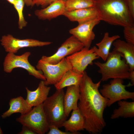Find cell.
Listing matches in <instances>:
<instances>
[{
    "instance_id": "6da1fadb",
    "label": "cell",
    "mask_w": 134,
    "mask_h": 134,
    "mask_svg": "<svg viewBox=\"0 0 134 134\" xmlns=\"http://www.w3.org/2000/svg\"><path fill=\"white\" fill-rule=\"evenodd\" d=\"M101 81L94 83L85 71L79 85L78 108L84 119V129L92 134H101L106 125L103 114L109 100L99 91Z\"/></svg>"
},
{
    "instance_id": "7a4b0ae2",
    "label": "cell",
    "mask_w": 134,
    "mask_h": 134,
    "mask_svg": "<svg viewBox=\"0 0 134 134\" xmlns=\"http://www.w3.org/2000/svg\"><path fill=\"white\" fill-rule=\"evenodd\" d=\"M95 7L100 20L111 25L124 27L134 26L127 0H95Z\"/></svg>"
},
{
    "instance_id": "3957f363",
    "label": "cell",
    "mask_w": 134,
    "mask_h": 134,
    "mask_svg": "<svg viewBox=\"0 0 134 134\" xmlns=\"http://www.w3.org/2000/svg\"><path fill=\"white\" fill-rule=\"evenodd\" d=\"M122 57L123 56L121 53L113 50L110 52L105 62H95L99 68L98 72L101 75V81H106L111 78L130 79L129 66Z\"/></svg>"
},
{
    "instance_id": "277c9868",
    "label": "cell",
    "mask_w": 134,
    "mask_h": 134,
    "mask_svg": "<svg viewBox=\"0 0 134 134\" xmlns=\"http://www.w3.org/2000/svg\"><path fill=\"white\" fill-rule=\"evenodd\" d=\"M63 89L56 90L51 96L48 97L42 103L44 113L50 125L59 128L62 127L67 117L65 112Z\"/></svg>"
},
{
    "instance_id": "5b68a950",
    "label": "cell",
    "mask_w": 134,
    "mask_h": 134,
    "mask_svg": "<svg viewBox=\"0 0 134 134\" xmlns=\"http://www.w3.org/2000/svg\"><path fill=\"white\" fill-rule=\"evenodd\" d=\"M17 122L27 126L36 134H44L48 132L49 125L44 113L42 104L34 107L27 113L21 115Z\"/></svg>"
},
{
    "instance_id": "8992f818",
    "label": "cell",
    "mask_w": 134,
    "mask_h": 134,
    "mask_svg": "<svg viewBox=\"0 0 134 134\" xmlns=\"http://www.w3.org/2000/svg\"><path fill=\"white\" fill-rule=\"evenodd\" d=\"M31 55L29 52H27L21 55L8 53L5 57L3 63L4 71L7 73L11 72L15 68H21L26 70L29 75L41 80L45 81V79L42 72L36 69L28 61Z\"/></svg>"
},
{
    "instance_id": "52a82bcc",
    "label": "cell",
    "mask_w": 134,
    "mask_h": 134,
    "mask_svg": "<svg viewBox=\"0 0 134 134\" xmlns=\"http://www.w3.org/2000/svg\"><path fill=\"white\" fill-rule=\"evenodd\" d=\"M36 67L42 72L45 79V83L47 86L56 84L67 71L72 68L66 58L55 64H50L40 59Z\"/></svg>"
},
{
    "instance_id": "ba28073f",
    "label": "cell",
    "mask_w": 134,
    "mask_h": 134,
    "mask_svg": "<svg viewBox=\"0 0 134 134\" xmlns=\"http://www.w3.org/2000/svg\"><path fill=\"white\" fill-rule=\"evenodd\" d=\"M123 79H113L109 84L103 85L100 92L104 97L107 99L108 102L107 106H110L115 102L122 100L134 99V92L127 91L126 87L132 86L131 83L127 85L123 84Z\"/></svg>"
},
{
    "instance_id": "9c48e42d",
    "label": "cell",
    "mask_w": 134,
    "mask_h": 134,
    "mask_svg": "<svg viewBox=\"0 0 134 134\" xmlns=\"http://www.w3.org/2000/svg\"><path fill=\"white\" fill-rule=\"evenodd\" d=\"M84 47L82 43L71 35L64 42L54 54L49 56H43L40 59L50 64H55Z\"/></svg>"
},
{
    "instance_id": "30bf717a",
    "label": "cell",
    "mask_w": 134,
    "mask_h": 134,
    "mask_svg": "<svg viewBox=\"0 0 134 134\" xmlns=\"http://www.w3.org/2000/svg\"><path fill=\"white\" fill-rule=\"evenodd\" d=\"M66 58L72 69L83 74L88 65H92L93 61L100 58L95 52L93 47L90 49L84 47Z\"/></svg>"
},
{
    "instance_id": "8fae6325",
    "label": "cell",
    "mask_w": 134,
    "mask_h": 134,
    "mask_svg": "<svg viewBox=\"0 0 134 134\" xmlns=\"http://www.w3.org/2000/svg\"><path fill=\"white\" fill-rule=\"evenodd\" d=\"M1 44L6 52L15 54L20 49L26 47H42L50 45V41H44L32 39H20L8 34L3 36Z\"/></svg>"
},
{
    "instance_id": "7c38bea8",
    "label": "cell",
    "mask_w": 134,
    "mask_h": 134,
    "mask_svg": "<svg viewBox=\"0 0 134 134\" xmlns=\"http://www.w3.org/2000/svg\"><path fill=\"white\" fill-rule=\"evenodd\" d=\"M100 21L99 19H97L78 24L76 27L70 30L69 32L82 43L84 47L90 48L95 37L93 29Z\"/></svg>"
},
{
    "instance_id": "4fadbf2b",
    "label": "cell",
    "mask_w": 134,
    "mask_h": 134,
    "mask_svg": "<svg viewBox=\"0 0 134 134\" xmlns=\"http://www.w3.org/2000/svg\"><path fill=\"white\" fill-rule=\"evenodd\" d=\"M66 11L65 1L58 0L45 7L36 10L34 14L39 19L49 20L63 15Z\"/></svg>"
},
{
    "instance_id": "5bb4252c",
    "label": "cell",
    "mask_w": 134,
    "mask_h": 134,
    "mask_svg": "<svg viewBox=\"0 0 134 134\" xmlns=\"http://www.w3.org/2000/svg\"><path fill=\"white\" fill-rule=\"evenodd\" d=\"M63 15L70 21L77 22L78 24L95 19H100L99 13L95 7L66 11Z\"/></svg>"
},
{
    "instance_id": "9a60e30c",
    "label": "cell",
    "mask_w": 134,
    "mask_h": 134,
    "mask_svg": "<svg viewBox=\"0 0 134 134\" xmlns=\"http://www.w3.org/2000/svg\"><path fill=\"white\" fill-rule=\"evenodd\" d=\"M26 89L27 93L26 100L33 107L43 103L48 97L50 87L45 84L44 80H41L35 90L31 91L27 87Z\"/></svg>"
},
{
    "instance_id": "2e32d148",
    "label": "cell",
    "mask_w": 134,
    "mask_h": 134,
    "mask_svg": "<svg viewBox=\"0 0 134 134\" xmlns=\"http://www.w3.org/2000/svg\"><path fill=\"white\" fill-rule=\"evenodd\" d=\"M80 95L79 85H72L67 87L64 98L65 112L67 117L71 111L78 108Z\"/></svg>"
},
{
    "instance_id": "e0dca14e",
    "label": "cell",
    "mask_w": 134,
    "mask_h": 134,
    "mask_svg": "<svg viewBox=\"0 0 134 134\" xmlns=\"http://www.w3.org/2000/svg\"><path fill=\"white\" fill-rule=\"evenodd\" d=\"M113 50L121 53L130 68V71L134 70V44L119 39L113 43Z\"/></svg>"
},
{
    "instance_id": "ac0fdd59",
    "label": "cell",
    "mask_w": 134,
    "mask_h": 134,
    "mask_svg": "<svg viewBox=\"0 0 134 134\" xmlns=\"http://www.w3.org/2000/svg\"><path fill=\"white\" fill-rule=\"evenodd\" d=\"M9 104V109L1 115L3 119L15 113H20L21 115L25 114L32 108V107L28 103L26 99L21 96L10 99Z\"/></svg>"
},
{
    "instance_id": "d6986e66",
    "label": "cell",
    "mask_w": 134,
    "mask_h": 134,
    "mask_svg": "<svg viewBox=\"0 0 134 134\" xmlns=\"http://www.w3.org/2000/svg\"><path fill=\"white\" fill-rule=\"evenodd\" d=\"M84 121L78 108L72 110L69 118L66 120L62 125L65 131L73 134H79L78 132L84 129Z\"/></svg>"
},
{
    "instance_id": "ffe728a7",
    "label": "cell",
    "mask_w": 134,
    "mask_h": 134,
    "mask_svg": "<svg viewBox=\"0 0 134 134\" xmlns=\"http://www.w3.org/2000/svg\"><path fill=\"white\" fill-rule=\"evenodd\" d=\"M120 37V36L118 35L110 36L108 32L105 33L101 41L96 44L98 48L95 46L93 47L95 52L99 58L105 61L110 52L112 44L114 41Z\"/></svg>"
},
{
    "instance_id": "44dd1931",
    "label": "cell",
    "mask_w": 134,
    "mask_h": 134,
    "mask_svg": "<svg viewBox=\"0 0 134 134\" xmlns=\"http://www.w3.org/2000/svg\"><path fill=\"white\" fill-rule=\"evenodd\" d=\"M83 73L78 72L71 69L64 75L60 81L54 86L56 90L63 89L72 85H79L81 81Z\"/></svg>"
},
{
    "instance_id": "7402d4cb",
    "label": "cell",
    "mask_w": 134,
    "mask_h": 134,
    "mask_svg": "<svg viewBox=\"0 0 134 134\" xmlns=\"http://www.w3.org/2000/svg\"><path fill=\"white\" fill-rule=\"evenodd\" d=\"M119 107L114 110L111 118L115 119L120 117L124 118L134 117V101L120 100L118 101Z\"/></svg>"
},
{
    "instance_id": "603a6c76",
    "label": "cell",
    "mask_w": 134,
    "mask_h": 134,
    "mask_svg": "<svg viewBox=\"0 0 134 134\" xmlns=\"http://www.w3.org/2000/svg\"><path fill=\"white\" fill-rule=\"evenodd\" d=\"M95 4V0H67L65 1L66 11L94 7Z\"/></svg>"
},
{
    "instance_id": "cb8c5ba5",
    "label": "cell",
    "mask_w": 134,
    "mask_h": 134,
    "mask_svg": "<svg viewBox=\"0 0 134 134\" xmlns=\"http://www.w3.org/2000/svg\"><path fill=\"white\" fill-rule=\"evenodd\" d=\"M25 4L23 0H14L13 4L18 13L19 17L18 27L20 29H22L25 27L27 23L24 18L23 13Z\"/></svg>"
},
{
    "instance_id": "d4e9b609",
    "label": "cell",
    "mask_w": 134,
    "mask_h": 134,
    "mask_svg": "<svg viewBox=\"0 0 134 134\" xmlns=\"http://www.w3.org/2000/svg\"><path fill=\"white\" fill-rule=\"evenodd\" d=\"M124 28V37L126 41L134 44V26Z\"/></svg>"
},
{
    "instance_id": "484cf974",
    "label": "cell",
    "mask_w": 134,
    "mask_h": 134,
    "mask_svg": "<svg viewBox=\"0 0 134 134\" xmlns=\"http://www.w3.org/2000/svg\"><path fill=\"white\" fill-rule=\"evenodd\" d=\"M58 0H34L32 6L34 5L40 6L43 8L45 7L51 3Z\"/></svg>"
},
{
    "instance_id": "4316f807",
    "label": "cell",
    "mask_w": 134,
    "mask_h": 134,
    "mask_svg": "<svg viewBox=\"0 0 134 134\" xmlns=\"http://www.w3.org/2000/svg\"><path fill=\"white\" fill-rule=\"evenodd\" d=\"M47 134H73L69 132L63 131L60 130L59 128L54 125L49 126V130Z\"/></svg>"
},
{
    "instance_id": "83f0119b",
    "label": "cell",
    "mask_w": 134,
    "mask_h": 134,
    "mask_svg": "<svg viewBox=\"0 0 134 134\" xmlns=\"http://www.w3.org/2000/svg\"><path fill=\"white\" fill-rule=\"evenodd\" d=\"M128 7L130 13L134 19V0H127Z\"/></svg>"
},
{
    "instance_id": "f1b7e54d",
    "label": "cell",
    "mask_w": 134,
    "mask_h": 134,
    "mask_svg": "<svg viewBox=\"0 0 134 134\" xmlns=\"http://www.w3.org/2000/svg\"><path fill=\"white\" fill-rule=\"evenodd\" d=\"M22 130L19 134H35L36 133L29 128L22 125Z\"/></svg>"
},
{
    "instance_id": "f546056e",
    "label": "cell",
    "mask_w": 134,
    "mask_h": 134,
    "mask_svg": "<svg viewBox=\"0 0 134 134\" xmlns=\"http://www.w3.org/2000/svg\"><path fill=\"white\" fill-rule=\"evenodd\" d=\"M130 80L131 81V84L132 85H134V70H131L130 71Z\"/></svg>"
},
{
    "instance_id": "4dcf8cb0",
    "label": "cell",
    "mask_w": 134,
    "mask_h": 134,
    "mask_svg": "<svg viewBox=\"0 0 134 134\" xmlns=\"http://www.w3.org/2000/svg\"><path fill=\"white\" fill-rule=\"evenodd\" d=\"M25 4L28 6H32L34 0H23Z\"/></svg>"
},
{
    "instance_id": "1f68e13d",
    "label": "cell",
    "mask_w": 134,
    "mask_h": 134,
    "mask_svg": "<svg viewBox=\"0 0 134 134\" xmlns=\"http://www.w3.org/2000/svg\"><path fill=\"white\" fill-rule=\"evenodd\" d=\"M8 2L11 4H13L14 2V0H6Z\"/></svg>"
},
{
    "instance_id": "d6a6232c",
    "label": "cell",
    "mask_w": 134,
    "mask_h": 134,
    "mask_svg": "<svg viewBox=\"0 0 134 134\" xmlns=\"http://www.w3.org/2000/svg\"><path fill=\"white\" fill-rule=\"evenodd\" d=\"M3 134V133L2 132V130H1L0 127V134Z\"/></svg>"
},
{
    "instance_id": "836d02e7",
    "label": "cell",
    "mask_w": 134,
    "mask_h": 134,
    "mask_svg": "<svg viewBox=\"0 0 134 134\" xmlns=\"http://www.w3.org/2000/svg\"><path fill=\"white\" fill-rule=\"evenodd\" d=\"M63 0L65 1H66V0Z\"/></svg>"
}]
</instances>
